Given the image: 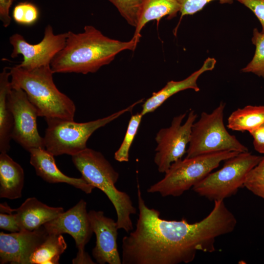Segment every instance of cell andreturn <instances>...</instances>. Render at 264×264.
Wrapping results in <instances>:
<instances>
[{
    "label": "cell",
    "mask_w": 264,
    "mask_h": 264,
    "mask_svg": "<svg viewBox=\"0 0 264 264\" xmlns=\"http://www.w3.org/2000/svg\"><path fill=\"white\" fill-rule=\"evenodd\" d=\"M10 68L5 67L0 73V153H7L9 150L14 127V118L8 101V94L11 87Z\"/></svg>",
    "instance_id": "ffe728a7"
},
{
    "label": "cell",
    "mask_w": 264,
    "mask_h": 264,
    "mask_svg": "<svg viewBox=\"0 0 264 264\" xmlns=\"http://www.w3.org/2000/svg\"><path fill=\"white\" fill-rule=\"evenodd\" d=\"M131 26L136 27L142 0H108Z\"/></svg>",
    "instance_id": "4316f807"
},
{
    "label": "cell",
    "mask_w": 264,
    "mask_h": 264,
    "mask_svg": "<svg viewBox=\"0 0 264 264\" xmlns=\"http://www.w3.org/2000/svg\"><path fill=\"white\" fill-rule=\"evenodd\" d=\"M14 0H0V20L4 27H7L11 23L9 10Z\"/></svg>",
    "instance_id": "1f68e13d"
},
{
    "label": "cell",
    "mask_w": 264,
    "mask_h": 264,
    "mask_svg": "<svg viewBox=\"0 0 264 264\" xmlns=\"http://www.w3.org/2000/svg\"><path fill=\"white\" fill-rule=\"evenodd\" d=\"M225 104L221 102L212 112H202L193 125L186 157L232 151L248 152V148L227 131L223 121Z\"/></svg>",
    "instance_id": "52a82bcc"
},
{
    "label": "cell",
    "mask_w": 264,
    "mask_h": 264,
    "mask_svg": "<svg viewBox=\"0 0 264 264\" xmlns=\"http://www.w3.org/2000/svg\"><path fill=\"white\" fill-rule=\"evenodd\" d=\"M180 5L181 18L201 11L208 3L218 0L221 4H231L234 0H177Z\"/></svg>",
    "instance_id": "f1b7e54d"
},
{
    "label": "cell",
    "mask_w": 264,
    "mask_h": 264,
    "mask_svg": "<svg viewBox=\"0 0 264 264\" xmlns=\"http://www.w3.org/2000/svg\"><path fill=\"white\" fill-rule=\"evenodd\" d=\"M11 85L22 89L36 108L38 116L47 119L74 120L73 101L61 92L53 78L50 65L27 69L18 65L10 68Z\"/></svg>",
    "instance_id": "3957f363"
},
{
    "label": "cell",
    "mask_w": 264,
    "mask_h": 264,
    "mask_svg": "<svg viewBox=\"0 0 264 264\" xmlns=\"http://www.w3.org/2000/svg\"><path fill=\"white\" fill-rule=\"evenodd\" d=\"M239 153L223 151L185 157L173 163L164 177L151 185L150 193H159L162 197H179L205 177L220 163Z\"/></svg>",
    "instance_id": "5b68a950"
},
{
    "label": "cell",
    "mask_w": 264,
    "mask_h": 264,
    "mask_svg": "<svg viewBox=\"0 0 264 264\" xmlns=\"http://www.w3.org/2000/svg\"><path fill=\"white\" fill-rule=\"evenodd\" d=\"M139 100L128 107L107 117L84 123L57 118L45 119L47 128L44 137L45 149L54 156L63 154L75 155L87 148V142L97 129L131 111Z\"/></svg>",
    "instance_id": "8992f818"
},
{
    "label": "cell",
    "mask_w": 264,
    "mask_h": 264,
    "mask_svg": "<svg viewBox=\"0 0 264 264\" xmlns=\"http://www.w3.org/2000/svg\"><path fill=\"white\" fill-rule=\"evenodd\" d=\"M88 216L93 232L96 236V245L92 254L100 264H121L122 259L117 247V223L105 216L102 211L90 210Z\"/></svg>",
    "instance_id": "5bb4252c"
},
{
    "label": "cell",
    "mask_w": 264,
    "mask_h": 264,
    "mask_svg": "<svg viewBox=\"0 0 264 264\" xmlns=\"http://www.w3.org/2000/svg\"><path fill=\"white\" fill-rule=\"evenodd\" d=\"M249 133L253 139L254 149L259 153L264 154V123Z\"/></svg>",
    "instance_id": "4dcf8cb0"
},
{
    "label": "cell",
    "mask_w": 264,
    "mask_h": 264,
    "mask_svg": "<svg viewBox=\"0 0 264 264\" xmlns=\"http://www.w3.org/2000/svg\"><path fill=\"white\" fill-rule=\"evenodd\" d=\"M138 41H121L104 35L92 25H86L82 32H67L64 48L52 59L54 73L87 74L97 72L109 65L120 52L134 50Z\"/></svg>",
    "instance_id": "7a4b0ae2"
},
{
    "label": "cell",
    "mask_w": 264,
    "mask_h": 264,
    "mask_svg": "<svg viewBox=\"0 0 264 264\" xmlns=\"http://www.w3.org/2000/svg\"><path fill=\"white\" fill-rule=\"evenodd\" d=\"M71 156L82 177L104 192L113 204L118 229H124L126 232L132 231L131 216L136 213V209L129 195L116 187L118 173L102 153L93 149L87 148Z\"/></svg>",
    "instance_id": "277c9868"
},
{
    "label": "cell",
    "mask_w": 264,
    "mask_h": 264,
    "mask_svg": "<svg viewBox=\"0 0 264 264\" xmlns=\"http://www.w3.org/2000/svg\"><path fill=\"white\" fill-rule=\"evenodd\" d=\"M264 123V105H247L232 112L227 127L233 131L249 132Z\"/></svg>",
    "instance_id": "44dd1931"
},
{
    "label": "cell",
    "mask_w": 264,
    "mask_h": 264,
    "mask_svg": "<svg viewBox=\"0 0 264 264\" xmlns=\"http://www.w3.org/2000/svg\"><path fill=\"white\" fill-rule=\"evenodd\" d=\"M0 228L11 233L20 231L15 209L10 208L6 203H0Z\"/></svg>",
    "instance_id": "83f0119b"
},
{
    "label": "cell",
    "mask_w": 264,
    "mask_h": 264,
    "mask_svg": "<svg viewBox=\"0 0 264 264\" xmlns=\"http://www.w3.org/2000/svg\"><path fill=\"white\" fill-rule=\"evenodd\" d=\"M67 244L62 235L49 234L36 249L30 259V264H57Z\"/></svg>",
    "instance_id": "7402d4cb"
},
{
    "label": "cell",
    "mask_w": 264,
    "mask_h": 264,
    "mask_svg": "<svg viewBox=\"0 0 264 264\" xmlns=\"http://www.w3.org/2000/svg\"><path fill=\"white\" fill-rule=\"evenodd\" d=\"M249 9L256 16L262 26L264 34V0H234Z\"/></svg>",
    "instance_id": "f546056e"
},
{
    "label": "cell",
    "mask_w": 264,
    "mask_h": 264,
    "mask_svg": "<svg viewBox=\"0 0 264 264\" xmlns=\"http://www.w3.org/2000/svg\"><path fill=\"white\" fill-rule=\"evenodd\" d=\"M64 212L62 207L49 206L35 198H27L18 208L15 209L21 231L36 230Z\"/></svg>",
    "instance_id": "e0dca14e"
},
{
    "label": "cell",
    "mask_w": 264,
    "mask_h": 264,
    "mask_svg": "<svg viewBox=\"0 0 264 264\" xmlns=\"http://www.w3.org/2000/svg\"><path fill=\"white\" fill-rule=\"evenodd\" d=\"M12 18L18 24L31 26L34 24L39 19V9L35 4L31 2H20L14 8Z\"/></svg>",
    "instance_id": "d4e9b609"
},
{
    "label": "cell",
    "mask_w": 264,
    "mask_h": 264,
    "mask_svg": "<svg viewBox=\"0 0 264 264\" xmlns=\"http://www.w3.org/2000/svg\"><path fill=\"white\" fill-rule=\"evenodd\" d=\"M8 101L14 118L12 139L27 151L34 148L45 149L44 137L37 129L38 111L25 91L11 86Z\"/></svg>",
    "instance_id": "8fae6325"
},
{
    "label": "cell",
    "mask_w": 264,
    "mask_h": 264,
    "mask_svg": "<svg viewBox=\"0 0 264 264\" xmlns=\"http://www.w3.org/2000/svg\"><path fill=\"white\" fill-rule=\"evenodd\" d=\"M216 63L214 58L208 57L199 69L185 79L180 81L171 80L168 82L162 88L157 92H154L144 102L141 113L144 116L147 113L153 112L170 97L182 90L191 89L196 92L199 91L200 88L197 84L198 78L204 72L212 70Z\"/></svg>",
    "instance_id": "2e32d148"
},
{
    "label": "cell",
    "mask_w": 264,
    "mask_h": 264,
    "mask_svg": "<svg viewBox=\"0 0 264 264\" xmlns=\"http://www.w3.org/2000/svg\"><path fill=\"white\" fill-rule=\"evenodd\" d=\"M48 233L43 225L33 231L21 230L10 234L0 233V263L30 264L36 249Z\"/></svg>",
    "instance_id": "4fadbf2b"
},
{
    "label": "cell",
    "mask_w": 264,
    "mask_h": 264,
    "mask_svg": "<svg viewBox=\"0 0 264 264\" xmlns=\"http://www.w3.org/2000/svg\"><path fill=\"white\" fill-rule=\"evenodd\" d=\"M252 42L256 47L254 56L241 71L252 73L264 79V34L256 28L253 29Z\"/></svg>",
    "instance_id": "603a6c76"
},
{
    "label": "cell",
    "mask_w": 264,
    "mask_h": 264,
    "mask_svg": "<svg viewBox=\"0 0 264 264\" xmlns=\"http://www.w3.org/2000/svg\"><path fill=\"white\" fill-rule=\"evenodd\" d=\"M243 186L254 195L264 199V156L248 172Z\"/></svg>",
    "instance_id": "484cf974"
},
{
    "label": "cell",
    "mask_w": 264,
    "mask_h": 264,
    "mask_svg": "<svg viewBox=\"0 0 264 264\" xmlns=\"http://www.w3.org/2000/svg\"><path fill=\"white\" fill-rule=\"evenodd\" d=\"M263 157L249 152L239 153L225 160L220 169L209 174L194 186L193 190L210 200H223L244 187L247 174Z\"/></svg>",
    "instance_id": "ba28073f"
},
{
    "label": "cell",
    "mask_w": 264,
    "mask_h": 264,
    "mask_svg": "<svg viewBox=\"0 0 264 264\" xmlns=\"http://www.w3.org/2000/svg\"><path fill=\"white\" fill-rule=\"evenodd\" d=\"M143 116L141 112L132 115L123 140L119 149L114 153V159L117 161L122 162L129 161V151Z\"/></svg>",
    "instance_id": "cb8c5ba5"
},
{
    "label": "cell",
    "mask_w": 264,
    "mask_h": 264,
    "mask_svg": "<svg viewBox=\"0 0 264 264\" xmlns=\"http://www.w3.org/2000/svg\"><path fill=\"white\" fill-rule=\"evenodd\" d=\"M139 210L136 228L122 239L123 264H179L194 261L197 253H212L216 239L233 232L237 221L224 201L198 222L168 220L148 207L137 184Z\"/></svg>",
    "instance_id": "6da1fadb"
},
{
    "label": "cell",
    "mask_w": 264,
    "mask_h": 264,
    "mask_svg": "<svg viewBox=\"0 0 264 264\" xmlns=\"http://www.w3.org/2000/svg\"><path fill=\"white\" fill-rule=\"evenodd\" d=\"M179 11L180 5L177 0H142L137 25L132 39L139 42L141 31L147 23L154 20L158 22L165 17L171 19L176 17Z\"/></svg>",
    "instance_id": "ac0fdd59"
},
{
    "label": "cell",
    "mask_w": 264,
    "mask_h": 264,
    "mask_svg": "<svg viewBox=\"0 0 264 264\" xmlns=\"http://www.w3.org/2000/svg\"><path fill=\"white\" fill-rule=\"evenodd\" d=\"M24 175L21 165L7 153L0 154V197L15 199L22 197Z\"/></svg>",
    "instance_id": "d6986e66"
},
{
    "label": "cell",
    "mask_w": 264,
    "mask_h": 264,
    "mask_svg": "<svg viewBox=\"0 0 264 264\" xmlns=\"http://www.w3.org/2000/svg\"><path fill=\"white\" fill-rule=\"evenodd\" d=\"M30 163L37 176L50 183H66L90 194L94 188L83 178H75L64 174L57 167L54 155L45 149L34 148L28 151Z\"/></svg>",
    "instance_id": "9a60e30c"
},
{
    "label": "cell",
    "mask_w": 264,
    "mask_h": 264,
    "mask_svg": "<svg viewBox=\"0 0 264 264\" xmlns=\"http://www.w3.org/2000/svg\"><path fill=\"white\" fill-rule=\"evenodd\" d=\"M67 37V32L55 34L50 24L45 27L43 39L36 44L28 43L19 33L14 34L9 37L13 47L11 57L22 55L23 61L18 66L27 69L50 65L55 55L65 46Z\"/></svg>",
    "instance_id": "7c38bea8"
},
{
    "label": "cell",
    "mask_w": 264,
    "mask_h": 264,
    "mask_svg": "<svg viewBox=\"0 0 264 264\" xmlns=\"http://www.w3.org/2000/svg\"><path fill=\"white\" fill-rule=\"evenodd\" d=\"M43 226L49 234L67 233L72 237L78 248L76 257L72 260L73 264H95L85 250V245L93 232L84 200L81 199L73 207Z\"/></svg>",
    "instance_id": "30bf717a"
},
{
    "label": "cell",
    "mask_w": 264,
    "mask_h": 264,
    "mask_svg": "<svg viewBox=\"0 0 264 264\" xmlns=\"http://www.w3.org/2000/svg\"><path fill=\"white\" fill-rule=\"evenodd\" d=\"M186 115L184 113L175 116L169 127L160 129L156 134L154 162L159 173H165L173 163L181 159L186 153L197 114L191 110L182 123Z\"/></svg>",
    "instance_id": "9c48e42d"
}]
</instances>
